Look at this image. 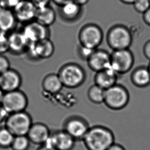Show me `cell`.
Returning a JSON list of instances; mask_svg holds the SVG:
<instances>
[{"label":"cell","instance_id":"1","mask_svg":"<svg viewBox=\"0 0 150 150\" xmlns=\"http://www.w3.org/2000/svg\"><path fill=\"white\" fill-rule=\"evenodd\" d=\"M87 150H107L115 143L114 133L105 126L90 127L82 139Z\"/></svg>","mask_w":150,"mask_h":150},{"label":"cell","instance_id":"2","mask_svg":"<svg viewBox=\"0 0 150 150\" xmlns=\"http://www.w3.org/2000/svg\"><path fill=\"white\" fill-rule=\"evenodd\" d=\"M64 87L74 89L79 87L85 81L86 74L84 69L76 63L63 65L57 73Z\"/></svg>","mask_w":150,"mask_h":150},{"label":"cell","instance_id":"3","mask_svg":"<svg viewBox=\"0 0 150 150\" xmlns=\"http://www.w3.org/2000/svg\"><path fill=\"white\" fill-rule=\"evenodd\" d=\"M107 42L110 48L113 50L129 49L132 44V33L127 27L117 24L111 27L108 31Z\"/></svg>","mask_w":150,"mask_h":150},{"label":"cell","instance_id":"4","mask_svg":"<svg viewBox=\"0 0 150 150\" xmlns=\"http://www.w3.org/2000/svg\"><path fill=\"white\" fill-rule=\"evenodd\" d=\"M130 100V94L124 86L116 83L105 90L103 103L110 109L120 110L126 107Z\"/></svg>","mask_w":150,"mask_h":150},{"label":"cell","instance_id":"5","mask_svg":"<svg viewBox=\"0 0 150 150\" xmlns=\"http://www.w3.org/2000/svg\"><path fill=\"white\" fill-rule=\"evenodd\" d=\"M4 122L5 127L14 136L27 135L33 124L31 116L26 111L9 114Z\"/></svg>","mask_w":150,"mask_h":150},{"label":"cell","instance_id":"6","mask_svg":"<svg viewBox=\"0 0 150 150\" xmlns=\"http://www.w3.org/2000/svg\"><path fill=\"white\" fill-rule=\"evenodd\" d=\"M103 38V32L101 28L93 23L84 25L79 33V45L91 49H98Z\"/></svg>","mask_w":150,"mask_h":150},{"label":"cell","instance_id":"7","mask_svg":"<svg viewBox=\"0 0 150 150\" xmlns=\"http://www.w3.org/2000/svg\"><path fill=\"white\" fill-rule=\"evenodd\" d=\"M1 105L8 114L26 111L28 105L26 94L20 89L4 93Z\"/></svg>","mask_w":150,"mask_h":150},{"label":"cell","instance_id":"8","mask_svg":"<svg viewBox=\"0 0 150 150\" xmlns=\"http://www.w3.org/2000/svg\"><path fill=\"white\" fill-rule=\"evenodd\" d=\"M134 63V55L129 49L113 50L111 54L110 68L118 75L130 71Z\"/></svg>","mask_w":150,"mask_h":150},{"label":"cell","instance_id":"9","mask_svg":"<svg viewBox=\"0 0 150 150\" xmlns=\"http://www.w3.org/2000/svg\"><path fill=\"white\" fill-rule=\"evenodd\" d=\"M89 128L88 122L83 118L77 116L68 118L63 125V130L76 141L82 140Z\"/></svg>","mask_w":150,"mask_h":150},{"label":"cell","instance_id":"10","mask_svg":"<svg viewBox=\"0 0 150 150\" xmlns=\"http://www.w3.org/2000/svg\"><path fill=\"white\" fill-rule=\"evenodd\" d=\"M54 46L50 39L29 43L26 52L34 60L49 59L54 53Z\"/></svg>","mask_w":150,"mask_h":150},{"label":"cell","instance_id":"11","mask_svg":"<svg viewBox=\"0 0 150 150\" xmlns=\"http://www.w3.org/2000/svg\"><path fill=\"white\" fill-rule=\"evenodd\" d=\"M76 140L63 130L51 132L50 135L44 144L52 146L57 150H72Z\"/></svg>","mask_w":150,"mask_h":150},{"label":"cell","instance_id":"12","mask_svg":"<svg viewBox=\"0 0 150 150\" xmlns=\"http://www.w3.org/2000/svg\"><path fill=\"white\" fill-rule=\"evenodd\" d=\"M22 32L29 43L49 39L50 35L49 27L43 26L36 21L25 25Z\"/></svg>","mask_w":150,"mask_h":150},{"label":"cell","instance_id":"13","mask_svg":"<svg viewBox=\"0 0 150 150\" xmlns=\"http://www.w3.org/2000/svg\"><path fill=\"white\" fill-rule=\"evenodd\" d=\"M12 10L18 22L25 25L35 21L37 8L30 0H21Z\"/></svg>","mask_w":150,"mask_h":150},{"label":"cell","instance_id":"14","mask_svg":"<svg viewBox=\"0 0 150 150\" xmlns=\"http://www.w3.org/2000/svg\"><path fill=\"white\" fill-rule=\"evenodd\" d=\"M22 83V77L15 69L10 68L0 74V89L4 93L20 89Z\"/></svg>","mask_w":150,"mask_h":150},{"label":"cell","instance_id":"15","mask_svg":"<svg viewBox=\"0 0 150 150\" xmlns=\"http://www.w3.org/2000/svg\"><path fill=\"white\" fill-rule=\"evenodd\" d=\"M87 62L90 69L98 72L110 68L111 54L103 49H96Z\"/></svg>","mask_w":150,"mask_h":150},{"label":"cell","instance_id":"16","mask_svg":"<svg viewBox=\"0 0 150 150\" xmlns=\"http://www.w3.org/2000/svg\"><path fill=\"white\" fill-rule=\"evenodd\" d=\"M51 132L47 125L38 122L33 123L27 136L31 143L41 146L47 141L50 135Z\"/></svg>","mask_w":150,"mask_h":150},{"label":"cell","instance_id":"17","mask_svg":"<svg viewBox=\"0 0 150 150\" xmlns=\"http://www.w3.org/2000/svg\"><path fill=\"white\" fill-rule=\"evenodd\" d=\"M59 15L61 18L66 22H73L78 20L83 12V7L73 0L59 6Z\"/></svg>","mask_w":150,"mask_h":150},{"label":"cell","instance_id":"18","mask_svg":"<svg viewBox=\"0 0 150 150\" xmlns=\"http://www.w3.org/2000/svg\"><path fill=\"white\" fill-rule=\"evenodd\" d=\"M9 51L14 54L26 52L29 43L21 31H12L8 35Z\"/></svg>","mask_w":150,"mask_h":150},{"label":"cell","instance_id":"19","mask_svg":"<svg viewBox=\"0 0 150 150\" xmlns=\"http://www.w3.org/2000/svg\"><path fill=\"white\" fill-rule=\"evenodd\" d=\"M118 75L111 68L96 72L95 84L105 90L117 83Z\"/></svg>","mask_w":150,"mask_h":150},{"label":"cell","instance_id":"20","mask_svg":"<svg viewBox=\"0 0 150 150\" xmlns=\"http://www.w3.org/2000/svg\"><path fill=\"white\" fill-rule=\"evenodd\" d=\"M17 22L13 10L0 8V32L7 34L12 32Z\"/></svg>","mask_w":150,"mask_h":150},{"label":"cell","instance_id":"21","mask_svg":"<svg viewBox=\"0 0 150 150\" xmlns=\"http://www.w3.org/2000/svg\"><path fill=\"white\" fill-rule=\"evenodd\" d=\"M56 18L54 10L49 5L37 8L35 21L43 26L49 27L54 23Z\"/></svg>","mask_w":150,"mask_h":150},{"label":"cell","instance_id":"22","mask_svg":"<svg viewBox=\"0 0 150 150\" xmlns=\"http://www.w3.org/2000/svg\"><path fill=\"white\" fill-rule=\"evenodd\" d=\"M42 85L44 91L51 94L58 93L64 87L59 75L56 73H50L45 76Z\"/></svg>","mask_w":150,"mask_h":150},{"label":"cell","instance_id":"23","mask_svg":"<svg viewBox=\"0 0 150 150\" xmlns=\"http://www.w3.org/2000/svg\"><path fill=\"white\" fill-rule=\"evenodd\" d=\"M131 80L133 85L139 88L146 87L150 84V73L148 67L137 68L132 72Z\"/></svg>","mask_w":150,"mask_h":150},{"label":"cell","instance_id":"24","mask_svg":"<svg viewBox=\"0 0 150 150\" xmlns=\"http://www.w3.org/2000/svg\"><path fill=\"white\" fill-rule=\"evenodd\" d=\"M89 100L95 104L103 103L105 90L94 84L88 89L87 93Z\"/></svg>","mask_w":150,"mask_h":150},{"label":"cell","instance_id":"25","mask_svg":"<svg viewBox=\"0 0 150 150\" xmlns=\"http://www.w3.org/2000/svg\"><path fill=\"white\" fill-rule=\"evenodd\" d=\"M14 136L8 129L4 127L0 128V148H10L14 139Z\"/></svg>","mask_w":150,"mask_h":150},{"label":"cell","instance_id":"26","mask_svg":"<svg viewBox=\"0 0 150 150\" xmlns=\"http://www.w3.org/2000/svg\"><path fill=\"white\" fill-rule=\"evenodd\" d=\"M30 143L27 135L16 136L10 148L12 150H28Z\"/></svg>","mask_w":150,"mask_h":150},{"label":"cell","instance_id":"27","mask_svg":"<svg viewBox=\"0 0 150 150\" xmlns=\"http://www.w3.org/2000/svg\"><path fill=\"white\" fill-rule=\"evenodd\" d=\"M132 5L136 12L143 14L150 8V0H136Z\"/></svg>","mask_w":150,"mask_h":150},{"label":"cell","instance_id":"28","mask_svg":"<svg viewBox=\"0 0 150 150\" xmlns=\"http://www.w3.org/2000/svg\"><path fill=\"white\" fill-rule=\"evenodd\" d=\"M9 51L8 35L0 32V54H4Z\"/></svg>","mask_w":150,"mask_h":150},{"label":"cell","instance_id":"29","mask_svg":"<svg viewBox=\"0 0 150 150\" xmlns=\"http://www.w3.org/2000/svg\"><path fill=\"white\" fill-rule=\"evenodd\" d=\"M95 50L79 45L78 47V54L81 59L87 61Z\"/></svg>","mask_w":150,"mask_h":150},{"label":"cell","instance_id":"30","mask_svg":"<svg viewBox=\"0 0 150 150\" xmlns=\"http://www.w3.org/2000/svg\"><path fill=\"white\" fill-rule=\"evenodd\" d=\"M10 68V61L4 54H0V74Z\"/></svg>","mask_w":150,"mask_h":150},{"label":"cell","instance_id":"31","mask_svg":"<svg viewBox=\"0 0 150 150\" xmlns=\"http://www.w3.org/2000/svg\"><path fill=\"white\" fill-rule=\"evenodd\" d=\"M21 0H0V8L13 10Z\"/></svg>","mask_w":150,"mask_h":150},{"label":"cell","instance_id":"32","mask_svg":"<svg viewBox=\"0 0 150 150\" xmlns=\"http://www.w3.org/2000/svg\"><path fill=\"white\" fill-rule=\"evenodd\" d=\"M37 8H42L43 7L48 6L51 0H30Z\"/></svg>","mask_w":150,"mask_h":150},{"label":"cell","instance_id":"33","mask_svg":"<svg viewBox=\"0 0 150 150\" xmlns=\"http://www.w3.org/2000/svg\"><path fill=\"white\" fill-rule=\"evenodd\" d=\"M143 51L144 56L146 59H148L150 61V40H149L145 43L144 46Z\"/></svg>","mask_w":150,"mask_h":150},{"label":"cell","instance_id":"34","mask_svg":"<svg viewBox=\"0 0 150 150\" xmlns=\"http://www.w3.org/2000/svg\"><path fill=\"white\" fill-rule=\"evenodd\" d=\"M9 114L7 113L4 108L2 107L1 105H0V124L5 122L6 118L8 116Z\"/></svg>","mask_w":150,"mask_h":150},{"label":"cell","instance_id":"35","mask_svg":"<svg viewBox=\"0 0 150 150\" xmlns=\"http://www.w3.org/2000/svg\"><path fill=\"white\" fill-rule=\"evenodd\" d=\"M142 17L144 22L150 26V8L142 14Z\"/></svg>","mask_w":150,"mask_h":150},{"label":"cell","instance_id":"36","mask_svg":"<svg viewBox=\"0 0 150 150\" xmlns=\"http://www.w3.org/2000/svg\"><path fill=\"white\" fill-rule=\"evenodd\" d=\"M107 150H126L121 144L114 143Z\"/></svg>","mask_w":150,"mask_h":150},{"label":"cell","instance_id":"37","mask_svg":"<svg viewBox=\"0 0 150 150\" xmlns=\"http://www.w3.org/2000/svg\"><path fill=\"white\" fill-rule=\"evenodd\" d=\"M37 150H57L52 146H50L46 144H43L40 146Z\"/></svg>","mask_w":150,"mask_h":150},{"label":"cell","instance_id":"38","mask_svg":"<svg viewBox=\"0 0 150 150\" xmlns=\"http://www.w3.org/2000/svg\"><path fill=\"white\" fill-rule=\"evenodd\" d=\"M72 0H51L57 6H61L64 4H66L67 2H70Z\"/></svg>","mask_w":150,"mask_h":150},{"label":"cell","instance_id":"39","mask_svg":"<svg viewBox=\"0 0 150 150\" xmlns=\"http://www.w3.org/2000/svg\"><path fill=\"white\" fill-rule=\"evenodd\" d=\"M73 1H74L75 3H76L77 4H79L80 6H83L85 5L86 4H88L90 0H73Z\"/></svg>","mask_w":150,"mask_h":150},{"label":"cell","instance_id":"40","mask_svg":"<svg viewBox=\"0 0 150 150\" xmlns=\"http://www.w3.org/2000/svg\"><path fill=\"white\" fill-rule=\"evenodd\" d=\"M120 1L124 4L132 5L136 1V0H120Z\"/></svg>","mask_w":150,"mask_h":150},{"label":"cell","instance_id":"41","mask_svg":"<svg viewBox=\"0 0 150 150\" xmlns=\"http://www.w3.org/2000/svg\"><path fill=\"white\" fill-rule=\"evenodd\" d=\"M4 92L2 90L0 89V105H1V103H2L3 98V96H4Z\"/></svg>","mask_w":150,"mask_h":150},{"label":"cell","instance_id":"42","mask_svg":"<svg viewBox=\"0 0 150 150\" xmlns=\"http://www.w3.org/2000/svg\"><path fill=\"white\" fill-rule=\"evenodd\" d=\"M148 68L149 71V72H150V64H149V66L148 67Z\"/></svg>","mask_w":150,"mask_h":150},{"label":"cell","instance_id":"43","mask_svg":"<svg viewBox=\"0 0 150 150\" xmlns=\"http://www.w3.org/2000/svg\"></svg>","mask_w":150,"mask_h":150}]
</instances>
